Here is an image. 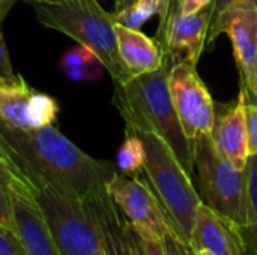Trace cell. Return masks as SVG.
<instances>
[{
  "label": "cell",
  "mask_w": 257,
  "mask_h": 255,
  "mask_svg": "<svg viewBox=\"0 0 257 255\" xmlns=\"http://www.w3.org/2000/svg\"><path fill=\"white\" fill-rule=\"evenodd\" d=\"M87 203L99 228L101 242L107 255H130L122 231L123 215L111 200L110 194Z\"/></svg>",
  "instance_id": "2e32d148"
},
{
  "label": "cell",
  "mask_w": 257,
  "mask_h": 255,
  "mask_svg": "<svg viewBox=\"0 0 257 255\" xmlns=\"http://www.w3.org/2000/svg\"><path fill=\"white\" fill-rule=\"evenodd\" d=\"M24 2H27V3H35V2H44V0H24Z\"/></svg>",
  "instance_id": "836d02e7"
},
{
  "label": "cell",
  "mask_w": 257,
  "mask_h": 255,
  "mask_svg": "<svg viewBox=\"0 0 257 255\" xmlns=\"http://www.w3.org/2000/svg\"><path fill=\"white\" fill-rule=\"evenodd\" d=\"M173 60H166L157 71L131 77L123 84H114L113 102L125 120L126 131L154 134L173 152L179 164L194 176L193 141L182 131L169 92V71Z\"/></svg>",
  "instance_id": "7a4b0ae2"
},
{
  "label": "cell",
  "mask_w": 257,
  "mask_h": 255,
  "mask_svg": "<svg viewBox=\"0 0 257 255\" xmlns=\"http://www.w3.org/2000/svg\"><path fill=\"white\" fill-rule=\"evenodd\" d=\"M209 23V6L197 14L188 15L178 11H169L166 18L160 21L157 42L173 62L179 60L181 54H184L185 59L197 65L206 45Z\"/></svg>",
  "instance_id": "8fae6325"
},
{
  "label": "cell",
  "mask_w": 257,
  "mask_h": 255,
  "mask_svg": "<svg viewBox=\"0 0 257 255\" xmlns=\"http://www.w3.org/2000/svg\"><path fill=\"white\" fill-rule=\"evenodd\" d=\"M244 171L247 221L242 228V236L245 240V254L257 255V153L248 156Z\"/></svg>",
  "instance_id": "ac0fdd59"
},
{
  "label": "cell",
  "mask_w": 257,
  "mask_h": 255,
  "mask_svg": "<svg viewBox=\"0 0 257 255\" xmlns=\"http://www.w3.org/2000/svg\"><path fill=\"white\" fill-rule=\"evenodd\" d=\"M107 189L125 219L142 236L163 239L170 233H178L160 200L145 180H140L137 176L130 179L116 173Z\"/></svg>",
  "instance_id": "9c48e42d"
},
{
  "label": "cell",
  "mask_w": 257,
  "mask_h": 255,
  "mask_svg": "<svg viewBox=\"0 0 257 255\" xmlns=\"http://www.w3.org/2000/svg\"><path fill=\"white\" fill-rule=\"evenodd\" d=\"M59 105L54 98L36 92L17 75L12 81L0 80V114L3 123L18 129H38L56 122Z\"/></svg>",
  "instance_id": "30bf717a"
},
{
  "label": "cell",
  "mask_w": 257,
  "mask_h": 255,
  "mask_svg": "<svg viewBox=\"0 0 257 255\" xmlns=\"http://www.w3.org/2000/svg\"><path fill=\"white\" fill-rule=\"evenodd\" d=\"M122 231L130 255H167L163 245V239L142 236L125 219V216L122 221Z\"/></svg>",
  "instance_id": "7402d4cb"
},
{
  "label": "cell",
  "mask_w": 257,
  "mask_h": 255,
  "mask_svg": "<svg viewBox=\"0 0 257 255\" xmlns=\"http://www.w3.org/2000/svg\"><path fill=\"white\" fill-rule=\"evenodd\" d=\"M0 123H3V119H2V114H0Z\"/></svg>",
  "instance_id": "d590c367"
},
{
  "label": "cell",
  "mask_w": 257,
  "mask_h": 255,
  "mask_svg": "<svg viewBox=\"0 0 257 255\" xmlns=\"http://www.w3.org/2000/svg\"><path fill=\"white\" fill-rule=\"evenodd\" d=\"M145 158L146 152L142 138L136 134L126 132V138L122 143L116 156L117 170L125 176H137L143 171Z\"/></svg>",
  "instance_id": "44dd1931"
},
{
  "label": "cell",
  "mask_w": 257,
  "mask_h": 255,
  "mask_svg": "<svg viewBox=\"0 0 257 255\" xmlns=\"http://www.w3.org/2000/svg\"><path fill=\"white\" fill-rule=\"evenodd\" d=\"M194 176L203 204L245 227V171L238 170L214 146L211 135L193 140Z\"/></svg>",
  "instance_id": "8992f818"
},
{
  "label": "cell",
  "mask_w": 257,
  "mask_h": 255,
  "mask_svg": "<svg viewBox=\"0 0 257 255\" xmlns=\"http://www.w3.org/2000/svg\"><path fill=\"white\" fill-rule=\"evenodd\" d=\"M175 2H176V0H170V6H172V5H175Z\"/></svg>",
  "instance_id": "e575fe53"
},
{
  "label": "cell",
  "mask_w": 257,
  "mask_h": 255,
  "mask_svg": "<svg viewBox=\"0 0 257 255\" xmlns=\"http://www.w3.org/2000/svg\"><path fill=\"white\" fill-rule=\"evenodd\" d=\"M169 8L170 0H137L126 9L114 12V18L117 24L130 29H140L154 15H158L160 21H163L169 12Z\"/></svg>",
  "instance_id": "d6986e66"
},
{
  "label": "cell",
  "mask_w": 257,
  "mask_h": 255,
  "mask_svg": "<svg viewBox=\"0 0 257 255\" xmlns=\"http://www.w3.org/2000/svg\"><path fill=\"white\" fill-rule=\"evenodd\" d=\"M221 33L232 42L241 78V90L247 101L257 104V8L238 3L226 9L209 24L206 44H212Z\"/></svg>",
  "instance_id": "ba28073f"
},
{
  "label": "cell",
  "mask_w": 257,
  "mask_h": 255,
  "mask_svg": "<svg viewBox=\"0 0 257 255\" xmlns=\"http://www.w3.org/2000/svg\"><path fill=\"white\" fill-rule=\"evenodd\" d=\"M212 0H176L175 5L169 8V11H178L181 14H197L208 8Z\"/></svg>",
  "instance_id": "4316f807"
},
{
  "label": "cell",
  "mask_w": 257,
  "mask_h": 255,
  "mask_svg": "<svg viewBox=\"0 0 257 255\" xmlns=\"http://www.w3.org/2000/svg\"><path fill=\"white\" fill-rule=\"evenodd\" d=\"M14 2L15 0H0V23L5 20V17L8 15V12L14 6Z\"/></svg>",
  "instance_id": "f1b7e54d"
},
{
  "label": "cell",
  "mask_w": 257,
  "mask_h": 255,
  "mask_svg": "<svg viewBox=\"0 0 257 255\" xmlns=\"http://www.w3.org/2000/svg\"><path fill=\"white\" fill-rule=\"evenodd\" d=\"M126 132L136 134L142 138L146 152L143 167L148 180L146 183L167 212L178 234L190 242L197 207L202 203L191 177L161 138L148 132Z\"/></svg>",
  "instance_id": "277c9868"
},
{
  "label": "cell",
  "mask_w": 257,
  "mask_h": 255,
  "mask_svg": "<svg viewBox=\"0 0 257 255\" xmlns=\"http://www.w3.org/2000/svg\"><path fill=\"white\" fill-rule=\"evenodd\" d=\"M59 68L74 81H95L101 78L104 65L99 57L86 45H75L59 60Z\"/></svg>",
  "instance_id": "e0dca14e"
},
{
  "label": "cell",
  "mask_w": 257,
  "mask_h": 255,
  "mask_svg": "<svg viewBox=\"0 0 257 255\" xmlns=\"http://www.w3.org/2000/svg\"><path fill=\"white\" fill-rule=\"evenodd\" d=\"M169 92L182 131L188 140L211 135L215 101L197 72V65L182 57L169 71Z\"/></svg>",
  "instance_id": "52a82bcc"
},
{
  "label": "cell",
  "mask_w": 257,
  "mask_h": 255,
  "mask_svg": "<svg viewBox=\"0 0 257 255\" xmlns=\"http://www.w3.org/2000/svg\"><path fill=\"white\" fill-rule=\"evenodd\" d=\"M60 255H98L102 242L87 201L47 183H29Z\"/></svg>",
  "instance_id": "5b68a950"
},
{
  "label": "cell",
  "mask_w": 257,
  "mask_h": 255,
  "mask_svg": "<svg viewBox=\"0 0 257 255\" xmlns=\"http://www.w3.org/2000/svg\"><path fill=\"white\" fill-rule=\"evenodd\" d=\"M0 158H5V159H9L11 161V158L8 156V153H6V150H5V147L2 144V141H0Z\"/></svg>",
  "instance_id": "4dcf8cb0"
},
{
  "label": "cell",
  "mask_w": 257,
  "mask_h": 255,
  "mask_svg": "<svg viewBox=\"0 0 257 255\" xmlns=\"http://www.w3.org/2000/svg\"><path fill=\"white\" fill-rule=\"evenodd\" d=\"M136 2L137 0H114V12H120V11L126 9L128 6H131Z\"/></svg>",
  "instance_id": "f546056e"
},
{
  "label": "cell",
  "mask_w": 257,
  "mask_h": 255,
  "mask_svg": "<svg viewBox=\"0 0 257 255\" xmlns=\"http://www.w3.org/2000/svg\"><path fill=\"white\" fill-rule=\"evenodd\" d=\"M247 96L242 90L235 101L215 102V122L211 132L215 149L238 170H245L250 152L245 123Z\"/></svg>",
  "instance_id": "4fadbf2b"
},
{
  "label": "cell",
  "mask_w": 257,
  "mask_h": 255,
  "mask_svg": "<svg viewBox=\"0 0 257 255\" xmlns=\"http://www.w3.org/2000/svg\"><path fill=\"white\" fill-rule=\"evenodd\" d=\"M0 141L29 183H47L83 201L108 195L117 173L116 164L92 158L53 125L18 129L0 123Z\"/></svg>",
  "instance_id": "6da1fadb"
},
{
  "label": "cell",
  "mask_w": 257,
  "mask_h": 255,
  "mask_svg": "<svg viewBox=\"0 0 257 255\" xmlns=\"http://www.w3.org/2000/svg\"><path fill=\"white\" fill-rule=\"evenodd\" d=\"M117 48L128 72L136 77L146 72L157 71L166 60L164 48L140 32V29H130L116 23Z\"/></svg>",
  "instance_id": "9a60e30c"
},
{
  "label": "cell",
  "mask_w": 257,
  "mask_h": 255,
  "mask_svg": "<svg viewBox=\"0 0 257 255\" xmlns=\"http://www.w3.org/2000/svg\"><path fill=\"white\" fill-rule=\"evenodd\" d=\"M17 176H23L18 167L5 158H0V225L15 231L14 210H12V180Z\"/></svg>",
  "instance_id": "ffe728a7"
},
{
  "label": "cell",
  "mask_w": 257,
  "mask_h": 255,
  "mask_svg": "<svg viewBox=\"0 0 257 255\" xmlns=\"http://www.w3.org/2000/svg\"><path fill=\"white\" fill-rule=\"evenodd\" d=\"M98 255H107V252H105V249H104V246H101V251L98 252Z\"/></svg>",
  "instance_id": "d6a6232c"
},
{
  "label": "cell",
  "mask_w": 257,
  "mask_h": 255,
  "mask_svg": "<svg viewBox=\"0 0 257 255\" xmlns=\"http://www.w3.org/2000/svg\"><path fill=\"white\" fill-rule=\"evenodd\" d=\"M17 75L14 74L12 63L6 50V44L3 39V32H2V23H0V80L3 81H12L15 80Z\"/></svg>",
  "instance_id": "484cf974"
},
{
  "label": "cell",
  "mask_w": 257,
  "mask_h": 255,
  "mask_svg": "<svg viewBox=\"0 0 257 255\" xmlns=\"http://www.w3.org/2000/svg\"><path fill=\"white\" fill-rule=\"evenodd\" d=\"M163 245L167 255H197L193 245L178 233H170L163 237Z\"/></svg>",
  "instance_id": "cb8c5ba5"
},
{
  "label": "cell",
  "mask_w": 257,
  "mask_h": 255,
  "mask_svg": "<svg viewBox=\"0 0 257 255\" xmlns=\"http://www.w3.org/2000/svg\"><path fill=\"white\" fill-rule=\"evenodd\" d=\"M190 243L196 251L214 255H245L247 251L242 228L203 203L197 207Z\"/></svg>",
  "instance_id": "5bb4252c"
},
{
  "label": "cell",
  "mask_w": 257,
  "mask_h": 255,
  "mask_svg": "<svg viewBox=\"0 0 257 255\" xmlns=\"http://www.w3.org/2000/svg\"><path fill=\"white\" fill-rule=\"evenodd\" d=\"M238 3H248V5H253L257 8V0H212L211 5H209V11H211V23L218 18L226 9H229L230 6L233 5H238ZM209 23V24H211Z\"/></svg>",
  "instance_id": "83f0119b"
},
{
  "label": "cell",
  "mask_w": 257,
  "mask_h": 255,
  "mask_svg": "<svg viewBox=\"0 0 257 255\" xmlns=\"http://www.w3.org/2000/svg\"><path fill=\"white\" fill-rule=\"evenodd\" d=\"M0 255H27V251L15 231L0 225Z\"/></svg>",
  "instance_id": "603a6c76"
},
{
  "label": "cell",
  "mask_w": 257,
  "mask_h": 255,
  "mask_svg": "<svg viewBox=\"0 0 257 255\" xmlns=\"http://www.w3.org/2000/svg\"><path fill=\"white\" fill-rule=\"evenodd\" d=\"M197 252V255H214L211 254V252H208V251H196Z\"/></svg>",
  "instance_id": "1f68e13d"
},
{
  "label": "cell",
  "mask_w": 257,
  "mask_h": 255,
  "mask_svg": "<svg viewBox=\"0 0 257 255\" xmlns=\"http://www.w3.org/2000/svg\"><path fill=\"white\" fill-rule=\"evenodd\" d=\"M245 123L248 137V152L250 155L257 153V104L245 102Z\"/></svg>",
  "instance_id": "d4e9b609"
},
{
  "label": "cell",
  "mask_w": 257,
  "mask_h": 255,
  "mask_svg": "<svg viewBox=\"0 0 257 255\" xmlns=\"http://www.w3.org/2000/svg\"><path fill=\"white\" fill-rule=\"evenodd\" d=\"M30 5L44 27L89 47L114 84H123L133 77L119 54L114 12L104 9L98 0H44Z\"/></svg>",
  "instance_id": "3957f363"
},
{
  "label": "cell",
  "mask_w": 257,
  "mask_h": 255,
  "mask_svg": "<svg viewBox=\"0 0 257 255\" xmlns=\"http://www.w3.org/2000/svg\"><path fill=\"white\" fill-rule=\"evenodd\" d=\"M12 210L17 234L27 255H60L47 228L29 182L17 176L12 180Z\"/></svg>",
  "instance_id": "7c38bea8"
}]
</instances>
